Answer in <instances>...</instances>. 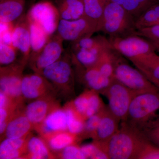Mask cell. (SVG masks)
Masks as SVG:
<instances>
[{
  "mask_svg": "<svg viewBox=\"0 0 159 159\" xmlns=\"http://www.w3.org/2000/svg\"><path fill=\"white\" fill-rule=\"evenodd\" d=\"M77 135L68 131L58 132L44 137L50 149L54 151L63 150L69 145H73L77 140Z\"/></svg>",
  "mask_w": 159,
  "mask_h": 159,
  "instance_id": "cell-24",
  "label": "cell"
},
{
  "mask_svg": "<svg viewBox=\"0 0 159 159\" xmlns=\"http://www.w3.org/2000/svg\"><path fill=\"white\" fill-rule=\"evenodd\" d=\"M125 0H110L111 2L116 3V4H119V5L122 6Z\"/></svg>",
  "mask_w": 159,
  "mask_h": 159,
  "instance_id": "cell-37",
  "label": "cell"
},
{
  "mask_svg": "<svg viewBox=\"0 0 159 159\" xmlns=\"http://www.w3.org/2000/svg\"><path fill=\"white\" fill-rule=\"evenodd\" d=\"M54 86L41 74L35 73L25 75L23 77L21 91L23 98L34 100L51 95L50 91Z\"/></svg>",
  "mask_w": 159,
  "mask_h": 159,
  "instance_id": "cell-13",
  "label": "cell"
},
{
  "mask_svg": "<svg viewBox=\"0 0 159 159\" xmlns=\"http://www.w3.org/2000/svg\"><path fill=\"white\" fill-rule=\"evenodd\" d=\"M91 90L77 97L70 106L76 113L80 116L84 120H86L85 114L88 108L89 97Z\"/></svg>",
  "mask_w": 159,
  "mask_h": 159,
  "instance_id": "cell-30",
  "label": "cell"
},
{
  "mask_svg": "<svg viewBox=\"0 0 159 159\" xmlns=\"http://www.w3.org/2000/svg\"><path fill=\"white\" fill-rule=\"evenodd\" d=\"M28 136L18 139L6 138L3 140L0 145V159H15L25 157L27 152Z\"/></svg>",
  "mask_w": 159,
  "mask_h": 159,
  "instance_id": "cell-20",
  "label": "cell"
},
{
  "mask_svg": "<svg viewBox=\"0 0 159 159\" xmlns=\"http://www.w3.org/2000/svg\"><path fill=\"white\" fill-rule=\"evenodd\" d=\"M100 119V113L89 117L84 122V127L81 134L84 133L86 136L93 137L96 132Z\"/></svg>",
  "mask_w": 159,
  "mask_h": 159,
  "instance_id": "cell-35",
  "label": "cell"
},
{
  "mask_svg": "<svg viewBox=\"0 0 159 159\" xmlns=\"http://www.w3.org/2000/svg\"><path fill=\"white\" fill-rule=\"evenodd\" d=\"M114 76L117 80L137 94L159 92V89L139 69L133 67L118 56L115 63Z\"/></svg>",
  "mask_w": 159,
  "mask_h": 159,
  "instance_id": "cell-4",
  "label": "cell"
},
{
  "mask_svg": "<svg viewBox=\"0 0 159 159\" xmlns=\"http://www.w3.org/2000/svg\"><path fill=\"white\" fill-rule=\"evenodd\" d=\"M94 142L111 159H142L150 144L138 129L125 122L108 141Z\"/></svg>",
  "mask_w": 159,
  "mask_h": 159,
  "instance_id": "cell-1",
  "label": "cell"
},
{
  "mask_svg": "<svg viewBox=\"0 0 159 159\" xmlns=\"http://www.w3.org/2000/svg\"><path fill=\"white\" fill-rule=\"evenodd\" d=\"M159 112V92L137 95L131 102L125 123L139 129L157 118Z\"/></svg>",
  "mask_w": 159,
  "mask_h": 159,
  "instance_id": "cell-3",
  "label": "cell"
},
{
  "mask_svg": "<svg viewBox=\"0 0 159 159\" xmlns=\"http://www.w3.org/2000/svg\"><path fill=\"white\" fill-rule=\"evenodd\" d=\"M27 152L25 157L32 159L52 158L53 156L44 140L39 137H29L27 141Z\"/></svg>",
  "mask_w": 159,
  "mask_h": 159,
  "instance_id": "cell-23",
  "label": "cell"
},
{
  "mask_svg": "<svg viewBox=\"0 0 159 159\" xmlns=\"http://www.w3.org/2000/svg\"><path fill=\"white\" fill-rule=\"evenodd\" d=\"M98 31V23L86 16L78 19L60 20L56 33L63 41L75 42Z\"/></svg>",
  "mask_w": 159,
  "mask_h": 159,
  "instance_id": "cell-10",
  "label": "cell"
},
{
  "mask_svg": "<svg viewBox=\"0 0 159 159\" xmlns=\"http://www.w3.org/2000/svg\"><path fill=\"white\" fill-rule=\"evenodd\" d=\"M63 41L56 32L51 35L39 53L29 60V63L34 72L41 74L44 69L62 57L65 52L63 45Z\"/></svg>",
  "mask_w": 159,
  "mask_h": 159,
  "instance_id": "cell-11",
  "label": "cell"
},
{
  "mask_svg": "<svg viewBox=\"0 0 159 159\" xmlns=\"http://www.w3.org/2000/svg\"><path fill=\"white\" fill-rule=\"evenodd\" d=\"M111 47L130 60L156 51L151 42L137 34L121 37H110Z\"/></svg>",
  "mask_w": 159,
  "mask_h": 159,
  "instance_id": "cell-9",
  "label": "cell"
},
{
  "mask_svg": "<svg viewBox=\"0 0 159 159\" xmlns=\"http://www.w3.org/2000/svg\"><path fill=\"white\" fill-rule=\"evenodd\" d=\"M29 21L31 44V53L29 58L30 60L35 57L39 53L45 45L51 36H49L44 30L37 24L29 20Z\"/></svg>",
  "mask_w": 159,
  "mask_h": 159,
  "instance_id": "cell-25",
  "label": "cell"
},
{
  "mask_svg": "<svg viewBox=\"0 0 159 159\" xmlns=\"http://www.w3.org/2000/svg\"><path fill=\"white\" fill-rule=\"evenodd\" d=\"M138 130L149 143L159 148V117L148 122Z\"/></svg>",
  "mask_w": 159,
  "mask_h": 159,
  "instance_id": "cell-27",
  "label": "cell"
},
{
  "mask_svg": "<svg viewBox=\"0 0 159 159\" xmlns=\"http://www.w3.org/2000/svg\"><path fill=\"white\" fill-rule=\"evenodd\" d=\"M60 19L72 20L85 16L83 0H55Z\"/></svg>",
  "mask_w": 159,
  "mask_h": 159,
  "instance_id": "cell-22",
  "label": "cell"
},
{
  "mask_svg": "<svg viewBox=\"0 0 159 159\" xmlns=\"http://www.w3.org/2000/svg\"><path fill=\"white\" fill-rule=\"evenodd\" d=\"M135 20L119 4L110 2L104 9L98 24V31L110 37L135 34Z\"/></svg>",
  "mask_w": 159,
  "mask_h": 159,
  "instance_id": "cell-2",
  "label": "cell"
},
{
  "mask_svg": "<svg viewBox=\"0 0 159 159\" xmlns=\"http://www.w3.org/2000/svg\"><path fill=\"white\" fill-rule=\"evenodd\" d=\"M130 61L136 68L159 89V55L153 52Z\"/></svg>",
  "mask_w": 159,
  "mask_h": 159,
  "instance_id": "cell-18",
  "label": "cell"
},
{
  "mask_svg": "<svg viewBox=\"0 0 159 159\" xmlns=\"http://www.w3.org/2000/svg\"><path fill=\"white\" fill-rule=\"evenodd\" d=\"M65 109L67 118L68 131L71 133L77 135L81 134L84 127V120L69 106Z\"/></svg>",
  "mask_w": 159,
  "mask_h": 159,
  "instance_id": "cell-28",
  "label": "cell"
},
{
  "mask_svg": "<svg viewBox=\"0 0 159 159\" xmlns=\"http://www.w3.org/2000/svg\"><path fill=\"white\" fill-rule=\"evenodd\" d=\"M34 127L24 112L23 113L14 114L8 122L5 134L8 139L25 138Z\"/></svg>",
  "mask_w": 159,
  "mask_h": 159,
  "instance_id": "cell-19",
  "label": "cell"
},
{
  "mask_svg": "<svg viewBox=\"0 0 159 159\" xmlns=\"http://www.w3.org/2000/svg\"><path fill=\"white\" fill-rule=\"evenodd\" d=\"M80 148L87 159H108L106 154L95 142L83 145Z\"/></svg>",
  "mask_w": 159,
  "mask_h": 159,
  "instance_id": "cell-32",
  "label": "cell"
},
{
  "mask_svg": "<svg viewBox=\"0 0 159 159\" xmlns=\"http://www.w3.org/2000/svg\"><path fill=\"white\" fill-rule=\"evenodd\" d=\"M26 14L29 20L37 24L49 36L56 32L60 18L55 4L51 1L34 3Z\"/></svg>",
  "mask_w": 159,
  "mask_h": 159,
  "instance_id": "cell-8",
  "label": "cell"
},
{
  "mask_svg": "<svg viewBox=\"0 0 159 159\" xmlns=\"http://www.w3.org/2000/svg\"><path fill=\"white\" fill-rule=\"evenodd\" d=\"M135 34L143 36L151 42L159 43V25L137 30Z\"/></svg>",
  "mask_w": 159,
  "mask_h": 159,
  "instance_id": "cell-34",
  "label": "cell"
},
{
  "mask_svg": "<svg viewBox=\"0 0 159 159\" xmlns=\"http://www.w3.org/2000/svg\"><path fill=\"white\" fill-rule=\"evenodd\" d=\"M0 1H1V0H0Z\"/></svg>",
  "mask_w": 159,
  "mask_h": 159,
  "instance_id": "cell-39",
  "label": "cell"
},
{
  "mask_svg": "<svg viewBox=\"0 0 159 159\" xmlns=\"http://www.w3.org/2000/svg\"><path fill=\"white\" fill-rule=\"evenodd\" d=\"M104 107L101 99L98 95V92L91 90L89 97L88 108L85 114L86 120L89 117L98 113Z\"/></svg>",
  "mask_w": 159,
  "mask_h": 159,
  "instance_id": "cell-31",
  "label": "cell"
},
{
  "mask_svg": "<svg viewBox=\"0 0 159 159\" xmlns=\"http://www.w3.org/2000/svg\"><path fill=\"white\" fill-rule=\"evenodd\" d=\"M100 119L96 132L92 138L94 142L103 143L108 141L119 129L120 121L105 107L99 112Z\"/></svg>",
  "mask_w": 159,
  "mask_h": 159,
  "instance_id": "cell-16",
  "label": "cell"
},
{
  "mask_svg": "<svg viewBox=\"0 0 159 159\" xmlns=\"http://www.w3.org/2000/svg\"><path fill=\"white\" fill-rule=\"evenodd\" d=\"M11 44L21 54V60L27 64L31 55V44L29 21L25 13L13 25Z\"/></svg>",
  "mask_w": 159,
  "mask_h": 159,
  "instance_id": "cell-12",
  "label": "cell"
},
{
  "mask_svg": "<svg viewBox=\"0 0 159 159\" xmlns=\"http://www.w3.org/2000/svg\"><path fill=\"white\" fill-rule=\"evenodd\" d=\"M35 128L43 138L58 132L68 130L65 109H55L47 116L41 124Z\"/></svg>",
  "mask_w": 159,
  "mask_h": 159,
  "instance_id": "cell-17",
  "label": "cell"
},
{
  "mask_svg": "<svg viewBox=\"0 0 159 159\" xmlns=\"http://www.w3.org/2000/svg\"><path fill=\"white\" fill-rule=\"evenodd\" d=\"M17 50L12 44L1 42L0 64L1 66L9 65L16 62Z\"/></svg>",
  "mask_w": 159,
  "mask_h": 159,
  "instance_id": "cell-29",
  "label": "cell"
},
{
  "mask_svg": "<svg viewBox=\"0 0 159 159\" xmlns=\"http://www.w3.org/2000/svg\"><path fill=\"white\" fill-rule=\"evenodd\" d=\"M60 157L64 159H87L80 147H77L74 144L67 146L61 150Z\"/></svg>",
  "mask_w": 159,
  "mask_h": 159,
  "instance_id": "cell-33",
  "label": "cell"
},
{
  "mask_svg": "<svg viewBox=\"0 0 159 159\" xmlns=\"http://www.w3.org/2000/svg\"><path fill=\"white\" fill-rule=\"evenodd\" d=\"M27 65L22 61L1 66L0 89L15 102L18 104L22 99L21 84L23 71Z\"/></svg>",
  "mask_w": 159,
  "mask_h": 159,
  "instance_id": "cell-6",
  "label": "cell"
},
{
  "mask_svg": "<svg viewBox=\"0 0 159 159\" xmlns=\"http://www.w3.org/2000/svg\"><path fill=\"white\" fill-rule=\"evenodd\" d=\"M138 1L142 5V6H143L145 10L147 8H148V7H150V6H148L149 0H138Z\"/></svg>",
  "mask_w": 159,
  "mask_h": 159,
  "instance_id": "cell-36",
  "label": "cell"
},
{
  "mask_svg": "<svg viewBox=\"0 0 159 159\" xmlns=\"http://www.w3.org/2000/svg\"><path fill=\"white\" fill-rule=\"evenodd\" d=\"M72 61L76 67V73L79 79L91 90L101 93L108 87L113 80L103 75L96 66L86 68L72 58Z\"/></svg>",
  "mask_w": 159,
  "mask_h": 159,
  "instance_id": "cell-14",
  "label": "cell"
},
{
  "mask_svg": "<svg viewBox=\"0 0 159 159\" xmlns=\"http://www.w3.org/2000/svg\"><path fill=\"white\" fill-rule=\"evenodd\" d=\"M85 15L99 22L106 6L110 0H83Z\"/></svg>",
  "mask_w": 159,
  "mask_h": 159,
  "instance_id": "cell-26",
  "label": "cell"
},
{
  "mask_svg": "<svg viewBox=\"0 0 159 159\" xmlns=\"http://www.w3.org/2000/svg\"><path fill=\"white\" fill-rule=\"evenodd\" d=\"M27 0L0 1V21L5 24H14L25 14Z\"/></svg>",
  "mask_w": 159,
  "mask_h": 159,
  "instance_id": "cell-21",
  "label": "cell"
},
{
  "mask_svg": "<svg viewBox=\"0 0 159 159\" xmlns=\"http://www.w3.org/2000/svg\"><path fill=\"white\" fill-rule=\"evenodd\" d=\"M70 52H65L56 62L47 67L41 74L54 87L61 89H70L74 83V72Z\"/></svg>",
  "mask_w": 159,
  "mask_h": 159,
  "instance_id": "cell-7",
  "label": "cell"
},
{
  "mask_svg": "<svg viewBox=\"0 0 159 159\" xmlns=\"http://www.w3.org/2000/svg\"><path fill=\"white\" fill-rule=\"evenodd\" d=\"M107 98L108 109L118 120L125 122L131 102L137 94L123 85L116 78L101 93Z\"/></svg>",
  "mask_w": 159,
  "mask_h": 159,
  "instance_id": "cell-5",
  "label": "cell"
},
{
  "mask_svg": "<svg viewBox=\"0 0 159 159\" xmlns=\"http://www.w3.org/2000/svg\"><path fill=\"white\" fill-rule=\"evenodd\" d=\"M151 42V41H150ZM155 48L156 50L159 52V43H152Z\"/></svg>",
  "mask_w": 159,
  "mask_h": 159,
  "instance_id": "cell-38",
  "label": "cell"
},
{
  "mask_svg": "<svg viewBox=\"0 0 159 159\" xmlns=\"http://www.w3.org/2000/svg\"><path fill=\"white\" fill-rule=\"evenodd\" d=\"M56 108V102L50 96L33 100L26 106L24 113L35 128Z\"/></svg>",
  "mask_w": 159,
  "mask_h": 159,
  "instance_id": "cell-15",
  "label": "cell"
}]
</instances>
